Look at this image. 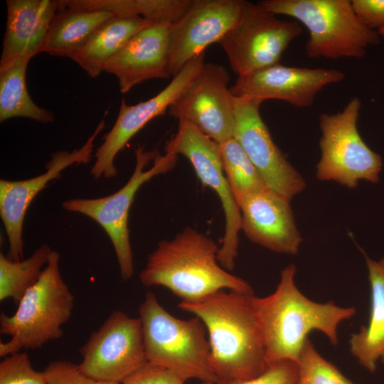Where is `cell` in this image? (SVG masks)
I'll return each mask as SVG.
<instances>
[{
  "label": "cell",
  "mask_w": 384,
  "mask_h": 384,
  "mask_svg": "<svg viewBox=\"0 0 384 384\" xmlns=\"http://www.w3.org/2000/svg\"><path fill=\"white\" fill-rule=\"evenodd\" d=\"M136 165L127 183L112 194L95 198H73L62 203L68 211L83 214L96 221L109 236L119 264L121 277L126 281L134 273L133 255L128 228L129 212L140 187L153 177L171 170L177 155L147 151L143 146L135 150Z\"/></svg>",
  "instance_id": "7"
},
{
  "label": "cell",
  "mask_w": 384,
  "mask_h": 384,
  "mask_svg": "<svg viewBox=\"0 0 384 384\" xmlns=\"http://www.w3.org/2000/svg\"><path fill=\"white\" fill-rule=\"evenodd\" d=\"M378 33L380 35V36H381L384 37V28L378 30Z\"/></svg>",
  "instance_id": "34"
},
{
  "label": "cell",
  "mask_w": 384,
  "mask_h": 384,
  "mask_svg": "<svg viewBox=\"0 0 384 384\" xmlns=\"http://www.w3.org/2000/svg\"><path fill=\"white\" fill-rule=\"evenodd\" d=\"M297 364L280 361L267 364L260 375L245 380H219L216 384H297Z\"/></svg>",
  "instance_id": "30"
},
{
  "label": "cell",
  "mask_w": 384,
  "mask_h": 384,
  "mask_svg": "<svg viewBox=\"0 0 384 384\" xmlns=\"http://www.w3.org/2000/svg\"><path fill=\"white\" fill-rule=\"evenodd\" d=\"M80 370L96 380L122 383L148 361L142 321L113 311L81 347Z\"/></svg>",
  "instance_id": "9"
},
{
  "label": "cell",
  "mask_w": 384,
  "mask_h": 384,
  "mask_svg": "<svg viewBox=\"0 0 384 384\" xmlns=\"http://www.w3.org/2000/svg\"><path fill=\"white\" fill-rule=\"evenodd\" d=\"M30 59L18 58L0 64V121L25 117L47 124L55 119L53 114L38 107L26 87V68Z\"/></svg>",
  "instance_id": "24"
},
{
  "label": "cell",
  "mask_w": 384,
  "mask_h": 384,
  "mask_svg": "<svg viewBox=\"0 0 384 384\" xmlns=\"http://www.w3.org/2000/svg\"><path fill=\"white\" fill-rule=\"evenodd\" d=\"M0 384H48L43 371L36 370L28 353L17 352L0 363Z\"/></svg>",
  "instance_id": "29"
},
{
  "label": "cell",
  "mask_w": 384,
  "mask_h": 384,
  "mask_svg": "<svg viewBox=\"0 0 384 384\" xmlns=\"http://www.w3.org/2000/svg\"><path fill=\"white\" fill-rule=\"evenodd\" d=\"M351 6L366 26L374 31L384 28V0H352Z\"/></svg>",
  "instance_id": "33"
},
{
  "label": "cell",
  "mask_w": 384,
  "mask_h": 384,
  "mask_svg": "<svg viewBox=\"0 0 384 384\" xmlns=\"http://www.w3.org/2000/svg\"><path fill=\"white\" fill-rule=\"evenodd\" d=\"M186 381L171 370L147 363L120 384H185Z\"/></svg>",
  "instance_id": "32"
},
{
  "label": "cell",
  "mask_w": 384,
  "mask_h": 384,
  "mask_svg": "<svg viewBox=\"0 0 384 384\" xmlns=\"http://www.w3.org/2000/svg\"><path fill=\"white\" fill-rule=\"evenodd\" d=\"M60 1L7 0V20L0 64L42 53Z\"/></svg>",
  "instance_id": "20"
},
{
  "label": "cell",
  "mask_w": 384,
  "mask_h": 384,
  "mask_svg": "<svg viewBox=\"0 0 384 384\" xmlns=\"http://www.w3.org/2000/svg\"><path fill=\"white\" fill-rule=\"evenodd\" d=\"M233 137L240 144L263 178L267 188L289 201L306 187L302 176L274 144L262 120L261 102L233 97Z\"/></svg>",
  "instance_id": "14"
},
{
  "label": "cell",
  "mask_w": 384,
  "mask_h": 384,
  "mask_svg": "<svg viewBox=\"0 0 384 384\" xmlns=\"http://www.w3.org/2000/svg\"><path fill=\"white\" fill-rule=\"evenodd\" d=\"M219 149L224 173L236 202L247 195L269 189L235 138L219 144Z\"/></svg>",
  "instance_id": "27"
},
{
  "label": "cell",
  "mask_w": 384,
  "mask_h": 384,
  "mask_svg": "<svg viewBox=\"0 0 384 384\" xmlns=\"http://www.w3.org/2000/svg\"><path fill=\"white\" fill-rule=\"evenodd\" d=\"M52 251L48 245L43 244L28 258L19 261H14L1 253L0 301L11 298L18 305L40 278Z\"/></svg>",
  "instance_id": "26"
},
{
  "label": "cell",
  "mask_w": 384,
  "mask_h": 384,
  "mask_svg": "<svg viewBox=\"0 0 384 384\" xmlns=\"http://www.w3.org/2000/svg\"><path fill=\"white\" fill-rule=\"evenodd\" d=\"M169 23H152L134 34L106 63L104 71L115 75L122 93L154 78H169Z\"/></svg>",
  "instance_id": "19"
},
{
  "label": "cell",
  "mask_w": 384,
  "mask_h": 384,
  "mask_svg": "<svg viewBox=\"0 0 384 384\" xmlns=\"http://www.w3.org/2000/svg\"><path fill=\"white\" fill-rule=\"evenodd\" d=\"M114 16L107 11L77 9L60 4L51 21L42 53L70 58Z\"/></svg>",
  "instance_id": "23"
},
{
  "label": "cell",
  "mask_w": 384,
  "mask_h": 384,
  "mask_svg": "<svg viewBox=\"0 0 384 384\" xmlns=\"http://www.w3.org/2000/svg\"><path fill=\"white\" fill-rule=\"evenodd\" d=\"M139 311L148 363L171 370L186 380L216 383L206 329L198 317L174 316L151 292L145 294Z\"/></svg>",
  "instance_id": "4"
},
{
  "label": "cell",
  "mask_w": 384,
  "mask_h": 384,
  "mask_svg": "<svg viewBox=\"0 0 384 384\" xmlns=\"http://www.w3.org/2000/svg\"><path fill=\"white\" fill-rule=\"evenodd\" d=\"M254 296V293L222 289L198 301H181L178 304L205 325L210 365L217 381L250 379L262 373L267 366Z\"/></svg>",
  "instance_id": "1"
},
{
  "label": "cell",
  "mask_w": 384,
  "mask_h": 384,
  "mask_svg": "<svg viewBox=\"0 0 384 384\" xmlns=\"http://www.w3.org/2000/svg\"><path fill=\"white\" fill-rule=\"evenodd\" d=\"M105 127V118L94 133L78 149L56 151L46 164V171L37 176L20 181L0 180V216L9 240L7 257L19 261L23 257V225L27 210L34 198L48 183L61 177V172L73 164L89 163L94 142Z\"/></svg>",
  "instance_id": "16"
},
{
  "label": "cell",
  "mask_w": 384,
  "mask_h": 384,
  "mask_svg": "<svg viewBox=\"0 0 384 384\" xmlns=\"http://www.w3.org/2000/svg\"><path fill=\"white\" fill-rule=\"evenodd\" d=\"M338 70L286 66L280 63L238 76L230 87L233 97L262 102L277 100L302 108L311 106L316 95L328 85L342 81Z\"/></svg>",
  "instance_id": "17"
},
{
  "label": "cell",
  "mask_w": 384,
  "mask_h": 384,
  "mask_svg": "<svg viewBox=\"0 0 384 384\" xmlns=\"http://www.w3.org/2000/svg\"><path fill=\"white\" fill-rule=\"evenodd\" d=\"M257 4L302 23L309 33L306 53L311 58H362L370 46L380 42L378 31L359 20L349 0H264Z\"/></svg>",
  "instance_id": "5"
},
{
  "label": "cell",
  "mask_w": 384,
  "mask_h": 384,
  "mask_svg": "<svg viewBox=\"0 0 384 384\" xmlns=\"http://www.w3.org/2000/svg\"><path fill=\"white\" fill-rule=\"evenodd\" d=\"M43 372L48 384H117L90 378L80 370L78 365L66 361H53Z\"/></svg>",
  "instance_id": "31"
},
{
  "label": "cell",
  "mask_w": 384,
  "mask_h": 384,
  "mask_svg": "<svg viewBox=\"0 0 384 384\" xmlns=\"http://www.w3.org/2000/svg\"><path fill=\"white\" fill-rule=\"evenodd\" d=\"M365 257L371 292L370 316L368 326L351 336L349 344L359 364L373 373L378 361L384 364V257Z\"/></svg>",
  "instance_id": "21"
},
{
  "label": "cell",
  "mask_w": 384,
  "mask_h": 384,
  "mask_svg": "<svg viewBox=\"0 0 384 384\" xmlns=\"http://www.w3.org/2000/svg\"><path fill=\"white\" fill-rule=\"evenodd\" d=\"M152 23L140 16H114L101 25L87 43L70 58L91 78H97L104 71L109 60L134 34Z\"/></svg>",
  "instance_id": "22"
},
{
  "label": "cell",
  "mask_w": 384,
  "mask_h": 384,
  "mask_svg": "<svg viewBox=\"0 0 384 384\" xmlns=\"http://www.w3.org/2000/svg\"><path fill=\"white\" fill-rule=\"evenodd\" d=\"M247 1L191 0L169 31V72L174 77L192 59L219 43L242 19Z\"/></svg>",
  "instance_id": "12"
},
{
  "label": "cell",
  "mask_w": 384,
  "mask_h": 384,
  "mask_svg": "<svg viewBox=\"0 0 384 384\" xmlns=\"http://www.w3.org/2000/svg\"><path fill=\"white\" fill-rule=\"evenodd\" d=\"M218 250L213 239L186 227L172 240L158 243L139 279L144 286L164 287L186 302L222 289L254 293L248 282L220 265Z\"/></svg>",
  "instance_id": "3"
},
{
  "label": "cell",
  "mask_w": 384,
  "mask_h": 384,
  "mask_svg": "<svg viewBox=\"0 0 384 384\" xmlns=\"http://www.w3.org/2000/svg\"><path fill=\"white\" fill-rule=\"evenodd\" d=\"M237 203L241 213V230L250 240L274 252L297 254L302 238L289 199L266 189Z\"/></svg>",
  "instance_id": "18"
},
{
  "label": "cell",
  "mask_w": 384,
  "mask_h": 384,
  "mask_svg": "<svg viewBox=\"0 0 384 384\" xmlns=\"http://www.w3.org/2000/svg\"><path fill=\"white\" fill-rule=\"evenodd\" d=\"M227 70L206 63L168 111L178 122L189 123L218 144L233 135L234 102Z\"/></svg>",
  "instance_id": "13"
},
{
  "label": "cell",
  "mask_w": 384,
  "mask_h": 384,
  "mask_svg": "<svg viewBox=\"0 0 384 384\" xmlns=\"http://www.w3.org/2000/svg\"><path fill=\"white\" fill-rule=\"evenodd\" d=\"M204 64L203 53L190 60L164 90L146 101L129 105L124 98L122 100L117 118L95 152V161L90 170L94 179L110 178L117 175L114 159L118 153L149 122L165 114L170 105L196 78Z\"/></svg>",
  "instance_id": "15"
},
{
  "label": "cell",
  "mask_w": 384,
  "mask_h": 384,
  "mask_svg": "<svg viewBox=\"0 0 384 384\" xmlns=\"http://www.w3.org/2000/svg\"><path fill=\"white\" fill-rule=\"evenodd\" d=\"M296 265L289 264L281 272L280 281L273 293L254 296V309L262 331L267 364L280 361L297 362L307 336L320 331L330 342L338 343V324L356 314L353 307H342L333 301L315 302L297 288Z\"/></svg>",
  "instance_id": "2"
},
{
  "label": "cell",
  "mask_w": 384,
  "mask_h": 384,
  "mask_svg": "<svg viewBox=\"0 0 384 384\" xmlns=\"http://www.w3.org/2000/svg\"><path fill=\"white\" fill-rule=\"evenodd\" d=\"M297 364V384H355L322 357L308 338Z\"/></svg>",
  "instance_id": "28"
},
{
  "label": "cell",
  "mask_w": 384,
  "mask_h": 384,
  "mask_svg": "<svg viewBox=\"0 0 384 384\" xmlns=\"http://www.w3.org/2000/svg\"><path fill=\"white\" fill-rule=\"evenodd\" d=\"M191 0H63L65 7L103 10L116 16H140L153 23H171L186 10Z\"/></svg>",
  "instance_id": "25"
},
{
  "label": "cell",
  "mask_w": 384,
  "mask_h": 384,
  "mask_svg": "<svg viewBox=\"0 0 384 384\" xmlns=\"http://www.w3.org/2000/svg\"><path fill=\"white\" fill-rule=\"evenodd\" d=\"M361 107L360 99L353 97L341 111L320 114L319 180L334 181L348 188L356 187L360 181H379L382 158L368 146L358 130Z\"/></svg>",
  "instance_id": "8"
},
{
  "label": "cell",
  "mask_w": 384,
  "mask_h": 384,
  "mask_svg": "<svg viewBox=\"0 0 384 384\" xmlns=\"http://www.w3.org/2000/svg\"><path fill=\"white\" fill-rule=\"evenodd\" d=\"M60 255L53 250L37 282L28 290L12 316L0 315V334L11 336L0 342L4 358L22 349H36L62 336L63 326L72 316L74 296L63 281Z\"/></svg>",
  "instance_id": "6"
},
{
  "label": "cell",
  "mask_w": 384,
  "mask_h": 384,
  "mask_svg": "<svg viewBox=\"0 0 384 384\" xmlns=\"http://www.w3.org/2000/svg\"><path fill=\"white\" fill-rule=\"evenodd\" d=\"M302 32L297 21L281 20L247 1L241 21L218 43L233 72L242 76L279 63L284 50Z\"/></svg>",
  "instance_id": "10"
},
{
  "label": "cell",
  "mask_w": 384,
  "mask_h": 384,
  "mask_svg": "<svg viewBox=\"0 0 384 384\" xmlns=\"http://www.w3.org/2000/svg\"><path fill=\"white\" fill-rule=\"evenodd\" d=\"M199 384H216L215 382H201Z\"/></svg>",
  "instance_id": "35"
},
{
  "label": "cell",
  "mask_w": 384,
  "mask_h": 384,
  "mask_svg": "<svg viewBox=\"0 0 384 384\" xmlns=\"http://www.w3.org/2000/svg\"><path fill=\"white\" fill-rule=\"evenodd\" d=\"M166 152L186 157L204 186L218 196L225 215V233L218 260L226 270H232L238 254L241 213L224 173L219 144L193 125L179 122L176 134L167 142Z\"/></svg>",
  "instance_id": "11"
}]
</instances>
